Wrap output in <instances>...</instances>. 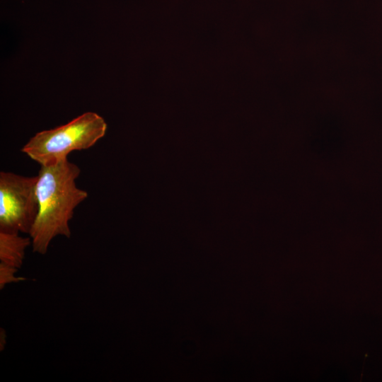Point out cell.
Here are the masks:
<instances>
[{"mask_svg": "<svg viewBox=\"0 0 382 382\" xmlns=\"http://www.w3.org/2000/svg\"><path fill=\"white\" fill-rule=\"evenodd\" d=\"M79 174L80 168L67 158L41 166L36 183L39 211L29 233L34 252L45 254L58 235L70 237L74 210L88 195L76 185Z\"/></svg>", "mask_w": 382, "mask_h": 382, "instance_id": "6da1fadb", "label": "cell"}, {"mask_svg": "<svg viewBox=\"0 0 382 382\" xmlns=\"http://www.w3.org/2000/svg\"><path fill=\"white\" fill-rule=\"evenodd\" d=\"M107 130L104 119L86 112L68 123L35 134L21 149L42 166H50L67 158L75 150L87 149L103 137Z\"/></svg>", "mask_w": 382, "mask_h": 382, "instance_id": "7a4b0ae2", "label": "cell"}, {"mask_svg": "<svg viewBox=\"0 0 382 382\" xmlns=\"http://www.w3.org/2000/svg\"><path fill=\"white\" fill-rule=\"evenodd\" d=\"M37 176L0 173V231L29 233L39 211Z\"/></svg>", "mask_w": 382, "mask_h": 382, "instance_id": "3957f363", "label": "cell"}, {"mask_svg": "<svg viewBox=\"0 0 382 382\" xmlns=\"http://www.w3.org/2000/svg\"><path fill=\"white\" fill-rule=\"evenodd\" d=\"M29 238H23L18 233L0 231L1 262L20 268L23 260L25 250L30 244Z\"/></svg>", "mask_w": 382, "mask_h": 382, "instance_id": "277c9868", "label": "cell"}, {"mask_svg": "<svg viewBox=\"0 0 382 382\" xmlns=\"http://www.w3.org/2000/svg\"><path fill=\"white\" fill-rule=\"evenodd\" d=\"M17 268L12 266L6 265L4 263H0V288L3 289L4 286L11 282H16L18 281L25 280L23 277H15V273L17 271Z\"/></svg>", "mask_w": 382, "mask_h": 382, "instance_id": "5b68a950", "label": "cell"}]
</instances>
